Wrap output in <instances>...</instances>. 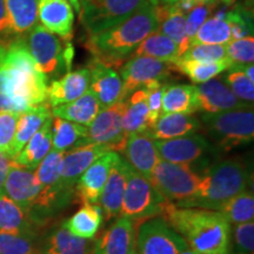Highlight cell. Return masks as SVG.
Returning <instances> with one entry per match:
<instances>
[{"label":"cell","instance_id":"cell-47","mask_svg":"<svg viewBox=\"0 0 254 254\" xmlns=\"http://www.w3.org/2000/svg\"><path fill=\"white\" fill-rule=\"evenodd\" d=\"M254 253V222L249 221L236 225L234 228L233 254Z\"/></svg>","mask_w":254,"mask_h":254},{"label":"cell","instance_id":"cell-25","mask_svg":"<svg viewBox=\"0 0 254 254\" xmlns=\"http://www.w3.org/2000/svg\"><path fill=\"white\" fill-rule=\"evenodd\" d=\"M159 19L158 31L177 44L180 57L189 49L190 39L186 34V14L176 5L154 6Z\"/></svg>","mask_w":254,"mask_h":254},{"label":"cell","instance_id":"cell-48","mask_svg":"<svg viewBox=\"0 0 254 254\" xmlns=\"http://www.w3.org/2000/svg\"><path fill=\"white\" fill-rule=\"evenodd\" d=\"M165 85H166V82H154V84H150L144 87L146 91V99H147L150 128L163 113V111H161V98H163Z\"/></svg>","mask_w":254,"mask_h":254},{"label":"cell","instance_id":"cell-55","mask_svg":"<svg viewBox=\"0 0 254 254\" xmlns=\"http://www.w3.org/2000/svg\"><path fill=\"white\" fill-rule=\"evenodd\" d=\"M222 4H226V5H233L236 0H220Z\"/></svg>","mask_w":254,"mask_h":254},{"label":"cell","instance_id":"cell-27","mask_svg":"<svg viewBox=\"0 0 254 254\" xmlns=\"http://www.w3.org/2000/svg\"><path fill=\"white\" fill-rule=\"evenodd\" d=\"M101 111L99 101L88 88L86 93L71 103L53 107L52 116L78 125L88 126Z\"/></svg>","mask_w":254,"mask_h":254},{"label":"cell","instance_id":"cell-45","mask_svg":"<svg viewBox=\"0 0 254 254\" xmlns=\"http://www.w3.org/2000/svg\"><path fill=\"white\" fill-rule=\"evenodd\" d=\"M226 56L234 65L253 64L254 38L253 36L231 40L226 44Z\"/></svg>","mask_w":254,"mask_h":254},{"label":"cell","instance_id":"cell-26","mask_svg":"<svg viewBox=\"0 0 254 254\" xmlns=\"http://www.w3.org/2000/svg\"><path fill=\"white\" fill-rule=\"evenodd\" d=\"M51 147H52V118L44 123L36 134L24 146L23 150L12 160L19 166L36 170L41 160L50 153Z\"/></svg>","mask_w":254,"mask_h":254},{"label":"cell","instance_id":"cell-49","mask_svg":"<svg viewBox=\"0 0 254 254\" xmlns=\"http://www.w3.org/2000/svg\"><path fill=\"white\" fill-rule=\"evenodd\" d=\"M13 34L9 23V18L6 8L5 0H0V37H6Z\"/></svg>","mask_w":254,"mask_h":254},{"label":"cell","instance_id":"cell-37","mask_svg":"<svg viewBox=\"0 0 254 254\" xmlns=\"http://www.w3.org/2000/svg\"><path fill=\"white\" fill-rule=\"evenodd\" d=\"M231 65L232 62L228 58L214 63L179 60L177 64H174V69L185 74L194 84H202L215 78L220 73L227 71Z\"/></svg>","mask_w":254,"mask_h":254},{"label":"cell","instance_id":"cell-59","mask_svg":"<svg viewBox=\"0 0 254 254\" xmlns=\"http://www.w3.org/2000/svg\"><path fill=\"white\" fill-rule=\"evenodd\" d=\"M133 254H139L138 252H136V251H134V252H133Z\"/></svg>","mask_w":254,"mask_h":254},{"label":"cell","instance_id":"cell-10","mask_svg":"<svg viewBox=\"0 0 254 254\" xmlns=\"http://www.w3.org/2000/svg\"><path fill=\"white\" fill-rule=\"evenodd\" d=\"M160 160L172 164L186 165L195 170V165L204 167L209 155L214 154V146L204 135L190 134L180 138L154 141ZM198 172V171H196Z\"/></svg>","mask_w":254,"mask_h":254},{"label":"cell","instance_id":"cell-6","mask_svg":"<svg viewBox=\"0 0 254 254\" xmlns=\"http://www.w3.org/2000/svg\"><path fill=\"white\" fill-rule=\"evenodd\" d=\"M26 45L38 69L47 78L71 71L74 58L71 40L63 39L37 24L30 31Z\"/></svg>","mask_w":254,"mask_h":254},{"label":"cell","instance_id":"cell-38","mask_svg":"<svg viewBox=\"0 0 254 254\" xmlns=\"http://www.w3.org/2000/svg\"><path fill=\"white\" fill-rule=\"evenodd\" d=\"M219 213L224 215L230 224L239 225L253 221L254 219V198L250 190H244L233 198L227 200L218 208Z\"/></svg>","mask_w":254,"mask_h":254},{"label":"cell","instance_id":"cell-13","mask_svg":"<svg viewBox=\"0 0 254 254\" xmlns=\"http://www.w3.org/2000/svg\"><path fill=\"white\" fill-rule=\"evenodd\" d=\"M185 249V240L163 218L151 219L139 227V254H179Z\"/></svg>","mask_w":254,"mask_h":254},{"label":"cell","instance_id":"cell-22","mask_svg":"<svg viewBox=\"0 0 254 254\" xmlns=\"http://www.w3.org/2000/svg\"><path fill=\"white\" fill-rule=\"evenodd\" d=\"M135 245L134 225L128 219L119 218L94 241L93 254H133Z\"/></svg>","mask_w":254,"mask_h":254},{"label":"cell","instance_id":"cell-1","mask_svg":"<svg viewBox=\"0 0 254 254\" xmlns=\"http://www.w3.org/2000/svg\"><path fill=\"white\" fill-rule=\"evenodd\" d=\"M47 79L38 69L24 40L4 43L0 59V93L13 100L21 113L45 103Z\"/></svg>","mask_w":254,"mask_h":254},{"label":"cell","instance_id":"cell-57","mask_svg":"<svg viewBox=\"0 0 254 254\" xmlns=\"http://www.w3.org/2000/svg\"><path fill=\"white\" fill-rule=\"evenodd\" d=\"M2 52H4V43H0V59H1Z\"/></svg>","mask_w":254,"mask_h":254},{"label":"cell","instance_id":"cell-3","mask_svg":"<svg viewBox=\"0 0 254 254\" xmlns=\"http://www.w3.org/2000/svg\"><path fill=\"white\" fill-rule=\"evenodd\" d=\"M159 19L151 4L135 12L125 21L88 37L87 49L94 60L113 68L122 67L139 44L158 31Z\"/></svg>","mask_w":254,"mask_h":254},{"label":"cell","instance_id":"cell-23","mask_svg":"<svg viewBox=\"0 0 254 254\" xmlns=\"http://www.w3.org/2000/svg\"><path fill=\"white\" fill-rule=\"evenodd\" d=\"M90 88V71L81 68L69 71L60 79L53 80L47 87L49 106L57 107L60 105L71 103L86 93Z\"/></svg>","mask_w":254,"mask_h":254},{"label":"cell","instance_id":"cell-35","mask_svg":"<svg viewBox=\"0 0 254 254\" xmlns=\"http://www.w3.org/2000/svg\"><path fill=\"white\" fill-rule=\"evenodd\" d=\"M93 239H82L72 236L63 225L49 237L41 254H93Z\"/></svg>","mask_w":254,"mask_h":254},{"label":"cell","instance_id":"cell-40","mask_svg":"<svg viewBox=\"0 0 254 254\" xmlns=\"http://www.w3.org/2000/svg\"><path fill=\"white\" fill-rule=\"evenodd\" d=\"M224 19L231 27L232 40L253 36L252 9L241 5H227Z\"/></svg>","mask_w":254,"mask_h":254},{"label":"cell","instance_id":"cell-11","mask_svg":"<svg viewBox=\"0 0 254 254\" xmlns=\"http://www.w3.org/2000/svg\"><path fill=\"white\" fill-rule=\"evenodd\" d=\"M174 69L173 64L150 57H131L120 72L123 80V100L133 92L154 82H165Z\"/></svg>","mask_w":254,"mask_h":254},{"label":"cell","instance_id":"cell-24","mask_svg":"<svg viewBox=\"0 0 254 254\" xmlns=\"http://www.w3.org/2000/svg\"><path fill=\"white\" fill-rule=\"evenodd\" d=\"M201 128V123L192 114L161 113L154 125L145 132L153 140H167L194 134Z\"/></svg>","mask_w":254,"mask_h":254},{"label":"cell","instance_id":"cell-4","mask_svg":"<svg viewBox=\"0 0 254 254\" xmlns=\"http://www.w3.org/2000/svg\"><path fill=\"white\" fill-rule=\"evenodd\" d=\"M249 180V170L240 160L220 161L202 173L198 192L176 206L218 211L227 200L247 190Z\"/></svg>","mask_w":254,"mask_h":254},{"label":"cell","instance_id":"cell-20","mask_svg":"<svg viewBox=\"0 0 254 254\" xmlns=\"http://www.w3.org/2000/svg\"><path fill=\"white\" fill-rule=\"evenodd\" d=\"M122 153L125 155L127 164L147 179L160 161L154 140L146 133L129 135Z\"/></svg>","mask_w":254,"mask_h":254},{"label":"cell","instance_id":"cell-7","mask_svg":"<svg viewBox=\"0 0 254 254\" xmlns=\"http://www.w3.org/2000/svg\"><path fill=\"white\" fill-rule=\"evenodd\" d=\"M168 201L152 186L150 180L129 166L120 215L140 226L157 215H163Z\"/></svg>","mask_w":254,"mask_h":254},{"label":"cell","instance_id":"cell-54","mask_svg":"<svg viewBox=\"0 0 254 254\" xmlns=\"http://www.w3.org/2000/svg\"><path fill=\"white\" fill-rule=\"evenodd\" d=\"M179 254H195L194 252H193V251L192 250H190L189 249V247H187V249H185V250H184L183 251V252H180Z\"/></svg>","mask_w":254,"mask_h":254},{"label":"cell","instance_id":"cell-15","mask_svg":"<svg viewBox=\"0 0 254 254\" xmlns=\"http://www.w3.org/2000/svg\"><path fill=\"white\" fill-rule=\"evenodd\" d=\"M196 107L204 114H214L226 111L253 109L233 94L222 79L213 78L195 86Z\"/></svg>","mask_w":254,"mask_h":254},{"label":"cell","instance_id":"cell-14","mask_svg":"<svg viewBox=\"0 0 254 254\" xmlns=\"http://www.w3.org/2000/svg\"><path fill=\"white\" fill-rule=\"evenodd\" d=\"M4 193L31 215L39 201L41 193L40 184L38 183L34 170L19 166L12 160L5 180Z\"/></svg>","mask_w":254,"mask_h":254},{"label":"cell","instance_id":"cell-33","mask_svg":"<svg viewBox=\"0 0 254 254\" xmlns=\"http://www.w3.org/2000/svg\"><path fill=\"white\" fill-rule=\"evenodd\" d=\"M131 57H150L174 65L179 62L180 52L173 40L161 32L155 31L139 44Z\"/></svg>","mask_w":254,"mask_h":254},{"label":"cell","instance_id":"cell-56","mask_svg":"<svg viewBox=\"0 0 254 254\" xmlns=\"http://www.w3.org/2000/svg\"><path fill=\"white\" fill-rule=\"evenodd\" d=\"M147 1L150 2L152 6H158L159 5V1H160V0H147Z\"/></svg>","mask_w":254,"mask_h":254},{"label":"cell","instance_id":"cell-30","mask_svg":"<svg viewBox=\"0 0 254 254\" xmlns=\"http://www.w3.org/2000/svg\"><path fill=\"white\" fill-rule=\"evenodd\" d=\"M124 132L127 136L145 133L150 128L148 106L145 88H138L126 98V110L123 118Z\"/></svg>","mask_w":254,"mask_h":254},{"label":"cell","instance_id":"cell-9","mask_svg":"<svg viewBox=\"0 0 254 254\" xmlns=\"http://www.w3.org/2000/svg\"><path fill=\"white\" fill-rule=\"evenodd\" d=\"M147 0H80V20L88 34H97L128 19Z\"/></svg>","mask_w":254,"mask_h":254},{"label":"cell","instance_id":"cell-17","mask_svg":"<svg viewBox=\"0 0 254 254\" xmlns=\"http://www.w3.org/2000/svg\"><path fill=\"white\" fill-rule=\"evenodd\" d=\"M88 71L90 91L99 101L101 110L124 101L122 98L123 80L116 68L93 59L88 66Z\"/></svg>","mask_w":254,"mask_h":254},{"label":"cell","instance_id":"cell-46","mask_svg":"<svg viewBox=\"0 0 254 254\" xmlns=\"http://www.w3.org/2000/svg\"><path fill=\"white\" fill-rule=\"evenodd\" d=\"M220 2V1H219ZM219 2L215 4H201L195 5L186 15V34L189 37L190 43L195 37L196 32L207 19L213 14L215 7Z\"/></svg>","mask_w":254,"mask_h":254},{"label":"cell","instance_id":"cell-19","mask_svg":"<svg viewBox=\"0 0 254 254\" xmlns=\"http://www.w3.org/2000/svg\"><path fill=\"white\" fill-rule=\"evenodd\" d=\"M38 20L51 33L66 40L72 39L74 11L67 0H39Z\"/></svg>","mask_w":254,"mask_h":254},{"label":"cell","instance_id":"cell-58","mask_svg":"<svg viewBox=\"0 0 254 254\" xmlns=\"http://www.w3.org/2000/svg\"><path fill=\"white\" fill-rule=\"evenodd\" d=\"M224 254H233V253H231L230 251H228V252H226V253H224Z\"/></svg>","mask_w":254,"mask_h":254},{"label":"cell","instance_id":"cell-44","mask_svg":"<svg viewBox=\"0 0 254 254\" xmlns=\"http://www.w3.org/2000/svg\"><path fill=\"white\" fill-rule=\"evenodd\" d=\"M20 113L1 112L0 113V152L13 159V141L17 131V124Z\"/></svg>","mask_w":254,"mask_h":254},{"label":"cell","instance_id":"cell-36","mask_svg":"<svg viewBox=\"0 0 254 254\" xmlns=\"http://www.w3.org/2000/svg\"><path fill=\"white\" fill-rule=\"evenodd\" d=\"M5 2L13 33L24 34L36 26L39 0H5Z\"/></svg>","mask_w":254,"mask_h":254},{"label":"cell","instance_id":"cell-42","mask_svg":"<svg viewBox=\"0 0 254 254\" xmlns=\"http://www.w3.org/2000/svg\"><path fill=\"white\" fill-rule=\"evenodd\" d=\"M227 59L226 45H207V44H190L179 60L187 62L214 63Z\"/></svg>","mask_w":254,"mask_h":254},{"label":"cell","instance_id":"cell-8","mask_svg":"<svg viewBox=\"0 0 254 254\" xmlns=\"http://www.w3.org/2000/svg\"><path fill=\"white\" fill-rule=\"evenodd\" d=\"M201 176L186 165L160 160L148 180L168 202L179 205L198 192Z\"/></svg>","mask_w":254,"mask_h":254},{"label":"cell","instance_id":"cell-5","mask_svg":"<svg viewBox=\"0 0 254 254\" xmlns=\"http://www.w3.org/2000/svg\"><path fill=\"white\" fill-rule=\"evenodd\" d=\"M205 127L217 152H230L250 145L254 139L253 109L226 111L214 114H201Z\"/></svg>","mask_w":254,"mask_h":254},{"label":"cell","instance_id":"cell-16","mask_svg":"<svg viewBox=\"0 0 254 254\" xmlns=\"http://www.w3.org/2000/svg\"><path fill=\"white\" fill-rule=\"evenodd\" d=\"M107 152H111L107 146L98 144H86L65 152L60 173V184L64 190L72 194L81 174Z\"/></svg>","mask_w":254,"mask_h":254},{"label":"cell","instance_id":"cell-52","mask_svg":"<svg viewBox=\"0 0 254 254\" xmlns=\"http://www.w3.org/2000/svg\"><path fill=\"white\" fill-rule=\"evenodd\" d=\"M220 0H160L159 4L161 5H173L178 4V2H192L194 5H201V4H215L219 2Z\"/></svg>","mask_w":254,"mask_h":254},{"label":"cell","instance_id":"cell-50","mask_svg":"<svg viewBox=\"0 0 254 254\" xmlns=\"http://www.w3.org/2000/svg\"><path fill=\"white\" fill-rule=\"evenodd\" d=\"M12 159L8 158L7 155L0 152V194L4 193V185L6 177H7L9 165H11Z\"/></svg>","mask_w":254,"mask_h":254},{"label":"cell","instance_id":"cell-43","mask_svg":"<svg viewBox=\"0 0 254 254\" xmlns=\"http://www.w3.org/2000/svg\"><path fill=\"white\" fill-rule=\"evenodd\" d=\"M0 254H41L31 236L0 233Z\"/></svg>","mask_w":254,"mask_h":254},{"label":"cell","instance_id":"cell-18","mask_svg":"<svg viewBox=\"0 0 254 254\" xmlns=\"http://www.w3.org/2000/svg\"><path fill=\"white\" fill-rule=\"evenodd\" d=\"M119 154L117 152H107L94 161L90 167L81 174L77 183L79 198L84 204L95 205L99 202L101 192L109 178L110 171L118 160Z\"/></svg>","mask_w":254,"mask_h":254},{"label":"cell","instance_id":"cell-28","mask_svg":"<svg viewBox=\"0 0 254 254\" xmlns=\"http://www.w3.org/2000/svg\"><path fill=\"white\" fill-rule=\"evenodd\" d=\"M52 110L45 103L31 107L30 110L20 113L17 124V131L13 141V158L24 148L28 140L36 134L38 129L44 125V123L52 118Z\"/></svg>","mask_w":254,"mask_h":254},{"label":"cell","instance_id":"cell-41","mask_svg":"<svg viewBox=\"0 0 254 254\" xmlns=\"http://www.w3.org/2000/svg\"><path fill=\"white\" fill-rule=\"evenodd\" d=\"M225 84L228 88L233 92L238 99L245 103L249 106L253 107L254 100V81L250 80L249 77L240 69L230 67L227 69L226 74L224 75Z\"/></svg>","mask_w":254,"mask_h":254},{"label":"cell","instance_id":"cell-12","mask_svg":"<svg viewBox=\"0 0 254 254\" xmlns=\"http://www.w3.org/2000/svg\"><path fill=\"white\" fill-rule=\"evenodd\" d=\"M126 100L103 109L87 126L88 144L105 145L111 151L123 152L128 136L123 127Z\"/></svg>","mask_w":254,"mask_h":254},{"label":"cell","instance_id":"cell-39","mask_svg":"<svg viewBox=\"0 0 254 254\" xmlns=\"http://www.w3.org/2000/svg\"><path fill=\"white\" fill-rule=\"evenodd\" d=\"M232 40L230 25L225 19L209 17L200 26L190 44H207V45H226Z\"/></svg>","mask_w":254,"mask_h":254},{"label":"cell","instance_id":"cell-29","mask_svg":"<svg viewBox=\"0 0 254 254\" xmlns=\"http://www.w3.org/2000/svg\"><path fill=\"white\" fill-rule=\"evenodd\" d=\"M0 233L33 236L31 215L5 193L0 194Z\"/></svg>","mask_w":254,"mask_h":254},{"label":"cell","instance_id":"cell-21","mask_svg":"<svg viewBox=\"0 0 254 254\" xmlns=\"http://www.w3.org/2000/svg\"><path fill=\"white\" fill-rule=\"evenodd\" d=\"M128 168L129 165L127 164V161L120 157L111 168L99 199L103 215L107 220H111L120 214L127 177H128Z\"/></svg>","mask_w":254,"mask_h":254},{"label":"cell","instance_id":"cell-51","mask_svg":"<svg viewBox=\"0 0 254 254\" xmlns=\"http://www.w3.org/2000/svg\"><path fill=\"white\" fill-rule=\"evenodd\" d=\"M1 112L21 113V111L13 100H11L8 97H6V95L0 93V113Z\"/></svg>","mask_w":254,"mask_h":254},{"label":"cell","instance_id":"cell-34","mask_svg":"<svg viewBox=\"0 0 254 254\" xmlns=\"http://www.w3.org/2000/svg\"><path fill=\"white\" fill-rule=\"evenodd\" d=\"M88 144L87 127L62 118L52 119V147L55 151L67 152Z\"/></svg>","mask_w":254,"mask_h":254},{"label":"cell","instance_id":"cell-53","mask_svg":"<svg viewBox=\"0 0 254 254\" xmlns=\"http://www.w3.org/2000/svg\"><path fill=\"white\" fill-rule=\"evenodd\" d=\"M67 1L71 4L72 8L74 9L78 14L80 13V0H67Z\"/></svg>","mask_w":254,"mask_h":254},{"label":"cell","instance_id":"cell-31","mask_svg":"<svg viewBox=\"0 0 254 254\" xmlns=\"http://www.w3.org/2000/svg\"><path fill=\"white\" fill-rule=\"evenodd\" d=\"M163 113L192 114L198 111L196 107L195 86L185 84H166L161 98Z\"/></svg>","mask_w":254,"mask_h":254},{"label":"cell","instance_id":"cell-2","mask_svg":"<svg viewBox=\"0 0 254 254\" xmlns=\"http://www.w3.org/2000/svg\"><path fill=\"white\" fill-rule=\"evenodd\" d=\"M163 215L195 254H224L230 251V222L219 212L178 207L168 202Z\"/></svg>","mask_w":254,"mask_h":254},{"label":"cell","instance_id":"cell-32","mask_svg":"<svg viewBox=\"0 0 254 254\" xmlns=\"http://www.w3.org/2000/svg\"><path fill=\"white\" fill-rule=\"evenodd\" d=\"M103 211L99 206L84 204L64 224L72 236L82 239H94L103 222Z\"/></svg>","mask_w":254,"mask_h":254}]
</instances>
